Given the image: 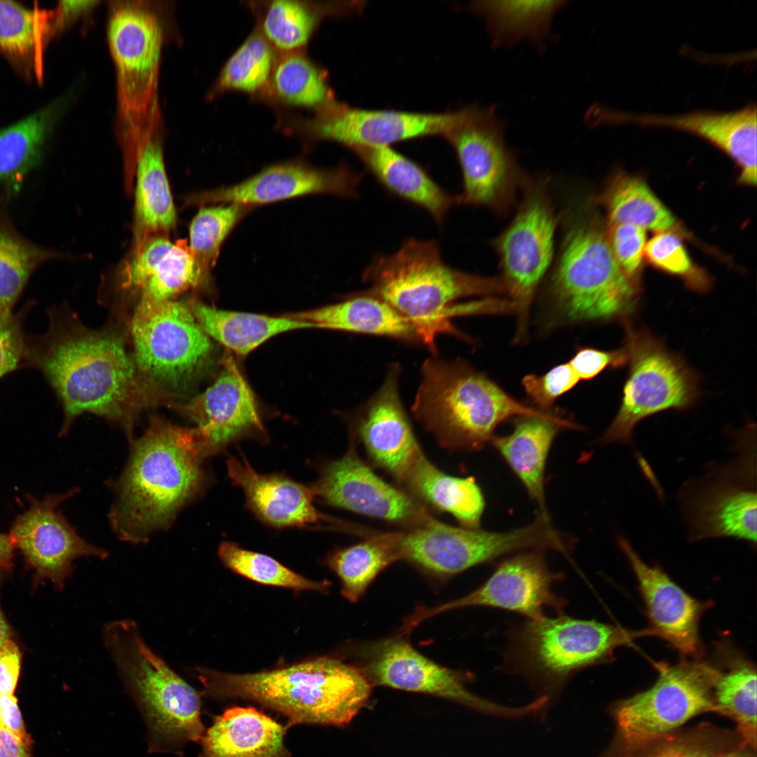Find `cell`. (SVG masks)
Masks as SVG:
<instances>
[{
	"instance_id": "obj_35",
	"label": "cell",
	"mask_w": 757,
	"mask_h": 757,
	"mask_svg": "<svg viewBox=\"0 0 757 757\" xmlns=\"http://www.w3.org/2000/svg\"><path fill=\"white\" fill-rule=\"evenodd\" d=\"M255 6L257 28L278 54H285L303 51L325 18L357 11L362 6L353 2L272 0Z\"/></svg>"
},
{
	"instance_id": "obj_47",
	"label": "cell",
	"mask_w": 757,
	"mask_h": 757,
	"mask_svg": "<svg viewBox=\"0 0 757 757\" xmlns=\"http://www.w3.org/2000/svg\"><path fill=\"white\" fill-rule=\"evenodd\" d=\"M53 29L54 11H34L13 1L0 0V48L7 53L20 57L39 54Z\"/></svg>"
},
{
	"instance_id": "obj_20",
	"label": "cell",
	"mask_w": 757,
	"mask_h": 757,
	"mask_svg": "<svg viewBox=\"0 0 757 757\" xmlns=\"http://www.w3.org/2000/svg\"><path fill=\"white\" fill-rule=\"evenodd\" d=\"M330 506L411 529L435 519L402 488L386 482L357 454L351 444L340 458L327 461L313 486Z\"/></svg>"
},
{
	"instance_id": "obj_40",
	"label": "cell",
	"mask_w": 757,
	"mask_h": 757,
	"mask_svg": "<svg viewBox=\"0 0 757 757\" xmlns=\"http://www.w3.org/2000/svg\"><path fill=\"white\" fill-rule=\"evenodd\" d=\"M397 540L398 531L374 533L327 556V564L339 578L347 600L357 601L379 573L399 561Z\"/></svg>"
},
{
	"instance_id": "obj_6",
	"label": "cell",
	"mask_w": 757,
	"mask_h": 757,
	"mask_svg": "<svg viewBox=\"0 0 757 757\" xmlns=\"http://www.w3.org/2000/svg\"><path fill=\"white\" fill-rule=\"evenodd\" d=\"M549 292L556 312L568 322L630 319L639 287L620 267L599 219L584 205L571 212Z\"/></svg>"
},
{
	"instance_id": "obj_56",
	"label": "cell",
	"mask_w": 757,
	"mask_h": 757,
	"mask_svg": "<svg viewBox=\"0 0 757 757\" xmlns=\"http://www.w3.org/2000/svg\"><path fill=\"white\" fill-rule=\"evenodd\" d=\"M31 744L0 725V757H32Z\"/></svg>"
},
{
	"instance_id": "obj_48",
	"label": "cell",
	"mask_w": 757,
	"mask_h": 757,
	"mask_svg": "<svg viewBox=\"0 0 757 757\" xmlns=\"http://www.w3.org/2000/svg\"><path fill=\"white\" fill-rule=\"evenodd\" d=\"M643 254L658 269L678 276L692 289L706 291L710 280L697 269L680 238L672 231L657 232L646 243Z\"/></svg>"
},
{
	"instance_id": "obj_4",
	"label": "cell",
	"mask_w": 757,
	"mask_h": 757,
	"mask_svg": "<svg viewBox=\"0 0 757 757\" xmlns=\"http://www.w3.org/2000/svg\"><path fill=\"white\" fill-rule=\"evenodd\" d=\"M196 671L206 697L254 701L286 716L287 727L348 724L367 702L372 686L360 669L328 657L252 674Z\"/></svg>"
},
{
	"instance_id": "obj_26",
	"label": "cell",
	"mask_w": 757,
	"mask_h": 757,
	"mask_svg": "<svg viewBox=\"0 0 757 757\" xmlns=\"http://www.w3.org/2000/svg\"><path fill=\"white\" fill-rule=\"evenodd\" d=\"M602 123H633L683 130L700 136L731 157L741 169L739 180L756 184V107L730 112L696 111L679 115L632 114L603 109Z\"/></svg>"
},
{
	"instance_id": "obj_25",
	"label": "cell",
	"mask_w": 757,
	"mask_h": 757,
	"mask_svg": "<svg viewBox=\"0 0 757 757\" xmlns=\"http://www.w3.org/2000/svg\"><path fill=\"white\" fill-rule=\"evenodd\" d=\"M226 468L231 482L243 489L247 507L268 525L275 528H353L317 509V493L313 486L280 474H261L243 456H229Z\"/></svg>"
},
{
	"instance_id": "obj_37",
	"label": "cell",
	"mask_w": 757,
	"mask_h": 757,
	"mask_svg": "<svg viewBox=\"0 0 757 757\" xmlns=\"http://www.w3.org/2000/svg\"><path fill=\"white\" fill-rule=\"evenodd\" d=\"M11 193L3 189L0 199V312L13 307L30 277L47 261L67 256L40 246L22 235L8 212Z\"/></svg>"
},
{
	"instance_id": "obj_38",
	"label": "cell",
	"mask_w": 757,
	"mask_h": 757,
	"mask_svg": "<svg viewBox=\"0 0 757 757\" xmlns=\"http://www.w3.org/2000/svg\"><path fill=\"white\" fill-rule=\"evenodd\" d=\"M261 100L314 113L335 102L325 72L303 51L279 54Z\"/></svg>"
},
{
	"instance_id": "obj_52",
	"label": "cell",
	"mask_w": 757,
	"mask_h": 757,
	"mask_svg": "<svg viewBox=\"0 0 757 757\" xmlns=\"http://www.w3.org/2000/svg\"><path fill=\"white\" fill-rule=\"evenodd\" d=\"M607 238L613 255L627 277L636 282L646 245V232L630 224H608Z\"/></svg>"
},
{
	"instance_id": "obj_58",
	"label": "cell",
	"mask_w": 757,
	"mask_h": 757,
	"mask_svg": "<svg viewBox=\"0 0 757 757\" xmlns=\"http://www.w3.org/2000/svg\"><path fill=\"white\" fill-rule=\"evenodd\" d=\"M15 546L9 534L0 531V573H9L13 565Z\"/></svg>"
},
{
	"instance_id": "obj_46",
	"label": "cell",
	"mask_w": 757,
	"mask_h": 757,
	"mask_svg": "<svg viewBox=\"0 0 757 757\" xmlns=\"http://www.w3.org/2000/svg\"><path fill=\"white\" fill-rule=\"evenodd\" d=\"M218 554L226 567L263 585L318 592H325L329 585L327 582L307 579L270 556L245 550L232 542L221 543Z\"/></svg>"
},
{
	"instance_id": "obj_11",
	"label": "cell",
	"mask_w": 757,
	"mask_h": 757,
	"mask_svg": "<svg viewBox=\"0 0 757 757\" xmlns=\"http://www.w3.org/2000/svg\"><path fill=\"white\" fill-rule=\"evenodd\" d=\"M559 534L540 516L506 532L453 526L437 519L398 531L399 561L436 576H451L503 556L528 550H556Z\"/></svg>"
},
{
	"instance_id": "obj_36",
	"label": "cell",
	"mask_w": 757,
	"mask_h": 757,
	"mask_svg": "<svg viewBox=\"0 0 757 757\" xmlns=\"http://www.w3.org/2000/svg\"><path fill=\"white\" fill-rule=\"evenodd\" d=\"M196 320L208 335L229 350L246 355L272 336L313 327L286 315L275 317L217 309L196 299L189 304Z\"/></svg>"
},
{
	"instance_id": "obj_33",
	"label": "cell",
	"mask_w": 757,
	"mask_h": 757,
	"mask_svg": "<svg viewBox=\"0 0 757 757\" xmlns=\"http://www.w3.org/2000/svg\"><path fill=\"white\" fill-rule=\"evenodd\" d=\"M285 315L313 327L421 343L409 320L384 301L363 292L339 303Z\"/></svg>"
},
{
	"instance_id": "obj_59",
	"label": "cell",
	"mask_w": 757,
	"mask_h": 757,
	"mask_svg": "<svg viewBox=\"0 0 757 757\" xmlns=\"http://www.w3.org/2000/svg\"><path fill=\"white\" fill-rule=\"evenodd\" d=\"M7 573H0V589L2 581ZM12 638V629L2 611L0 603V649L9 639Z\"/></svg>"
},
{
	"instance_id": "obj_41",
	"label": "cell",
	"mask_w": 757,
	"mask_h": 757,
	"mask_svg": "<svg viewBox=\"0 0 757 757\" xmlns=\"http://www.w3.org/2000/svg\"><path fill=\"white\" fill-rule=\"evenodd\" d=\"M597 202L606 209L608 224H630L657 232L671 231L677 225L671 212L638 177H615Z\"/></svg>"
},
{
	"instance_id": "obj_50",
	"label": "cell",
	"mask_w": 757,
	"mask_h": 757,
	"mask_svg": "<svg viewBox=\"0 0 757 757\" xmlns=\"http://www.w3.org/2000/svg\"><path fill=\"white\" fill-rule=\"evenodd\" d=\"M580 380L569 362L554 366L542 375L528 374L521 380L524 390L540 409H547Z\"/></svg>"
},
{
	"instance_id": "obj_3",
	"label": "cell",
	"mask_w": 757,
	"mask_h": 757,
	"mask_svg": "<svg viewBox=\"0 0 757 757\" xmlns=\"http://www.w3.org/2000/svg\"><path fill=\"white\" fill-rule=\"evenodd\" d=\"M362 280L369 287L362 292L384 301L409 320L432 355L439 334L468 339L451 322L458 300L506 294L500 276L454 268L444 262L436 241L412 238L397 251L374 258Z\"/></svg>"
},
{
	"instance_id": "obj_44",
	"label": "cell",
	"mask_w": 757,
	"mask_h": 757,
	"mask_svg": "<svg viewBox=\"0 0 757 757\" xmlns=\"http://www.w3.org/2000/svg\"><path fill=\"white\" fill-rule=\"evenodd\" d=\"M719 712L739 725L744 742L752 747L756 740V671L751 662H735L726 672L720 671L714 688Z\"/></svg>"
},
{
	"instance_id": "obj_57",
	"label": "cell",
	"mask_w": 757,
	"mask_h": 757,
	"mask_svg": "<svg viewBox=\"0 0 757 757\" xmlns=\"http://www.w3.org/2000/svg\"><path fill=\"white\" fill-rule=\"evenodd\" d=\"M96 1H62L55 11V27L60 28L90 9Z\"/></svg>"
},
{
	"instance_id": "obj_29",
	"label": "cell",
	"mask_w": 757,
	"mask_h": 757,
	"mask_svg": "<svg viewBox=\"0 0 757 757\" xmlns=\"http://www.w3.org/2000/svg\"><path fill=\"white\" fill-rule=\"evenodd\" d=\"M576 423L555 414L519 416L512 432L493 436L491 442L537 504L539 514L550 519L545 496V469L550 449L561 428L579 429Z\"/></svg>"
},
{
	"instance_id": "obj_13",
	"label": "cell",
	"mask_w": 757,
	"mask_h": 757,
	"mask_svg": "<svg viewBox=\"0 0 757 757\" xmlns=\"http://www.w3.org/2000/svg\"><path fill=\"white\" fill-rule=\"evenodd\" d=\"M516 214L492 242L501 268L500 278L514 305V340L526 336L531 304L554 254L559 218L555 212L545 177L526 178Z\"/></svg>"
},
{
	"instance_id": "obj_43",
	"label": "cell",
	"mask_w": 757,
	"mask_h": 757,
	"mask_svg": "<svg viewBox=\"0 0 757 757\" xmlns=\"http://www.w3.org/2000/svg\"><path fill=\"white\" fill-rule=\"evenodd\" d=\"M278 55L255 27L224 64L211 96L240 91L261 99Z\"/></svg>"
},
{
	"instance_id": "obj_10",
	"label": "cell",
	"mask_w": 757,
	"mask_h": 757,
	"mask_svg": "<svg viewBox=\"0 0 757 757\" xmlns=\"http://www.w3.org/2000/svg\"><path fill=\"white\" fill-rule=\"evenodd\" d=\"M628 375L619 410L601 438L604 444H629L636 425L669 409L683 410L697 401L698 378L662 340L630 319L622 322Z\"/></svg>"
},
{
	"instance_id": "obj_28",
	"label": "cell",
	"mask_w": 757,
	"mask_h": 757,
	"mask_svg": "<svg viewBox=\"0 0 757 757\" xmlns=\"http://www.w3.org/2000/svg\"><path fill=\"white\" fill-rule=\"evenodd\" d=\"M207 280L185 241L156 235L134 247L120 273L121 287L139 300L168 301Z\"/></svg>"
},
{
	"instance_id": "obj_17",
	"label": "cell",
	"mask_w": 757,
	"mask_h": 757,
	"mask_svg": "<svg viewBox=\"0 0 757 757\" xmlns=\"http://www.w3.org/2000/svg\"><path fill=\"white\" fill-rule=\"evenodd\" d=\"M541 550L517 553L501 561L491 576L470 593L432 608L420 607L404 622L411 630L423 620L445 611L469 606L499 608L535 620L547 609L564 613L567 601L552 590L561 573L550 570Z\"/></svg>"
},
{
	"instance_id": "obj_49",
	"label": "cell",
	"mask_w": 757,
	"mask_h": 757,
	"mask_svg": "<svg viewBox=\"0 0 757 757\" xmlns=\"http://www.w3.org/2000/svg\"><path fill=\"white\" fill-rule=\"evenodd\" d=\"M656 746L641 757H716L732 748L728 746L723 737L714 735L708 730H699L692 733L660 739Z\"/></svg>"
},
{
	"instance_id": "obj_19",
	"label": "cell",
	"mask_w": 757,
	"mask_h": 757,
	"mask_svg": "<svg viewBox=\"0 0 757 757\" xmlns=\"http://www.w3.org/2000/svg\"><path fill=\"white\" fill-rule=\"evenodd\" d=\"M77 492L72 489L41 499L28 495V508L17 516L8 533L27 566L34 570L35 579L48 580L59 590L72 573L76 559L108 556L104 549L81 538L60 510Z\"/></svg>"
},
{
	"instance_id": "obj_18",
	"label": "cell",
	"mask_w": 757,
	"mask_h": 757,
	"mask_svg": "<svg viewBox=\"0 0 757 757\" xmlns=\"http://www.w3.org/2000/svg\"><path fill=\"white\" fill-rule=\"evenodd\" d=\"M464 109L448 113H413L353 108L336 101L294 128L314 140L339 143L351 150L386 147L417 137H446L461 122Z\"/></svg>"
},
{
	"instance_id": "obj_21",
	"label": "cell",
	"mask_w": 757,
	"mask_h": 757,
	"mask_svg": "<svg viewBox=\"0 0 757 757\" xmlns=\"http://www.w3.org/2000/svg\"><path fill=\"white\" fill-rule=\"evenodd\" d=\"M751 449L711 473L685 503L691 538L731 537L756 544V466Z\"/></svg>"
},
{
	"instance_id": "obj_14",
	"label": "cell",
	"mask_w": 757,
	"mask_h": 757,
	"mask_svg": "<svg viewBox=\"0 0 757 757\" xmlns=\"http://www.w3.org/2000/svg\"><path fill=\"white\" fill-rule=\"evenodd\" d=\"M108 41L117 74L125 133L160 122L157 85L163 34L154 11L143 1L111 6Z\"/></svg>"
},
{
	"instance_id": "obj_24",
	"label": "cell",
	"mask_w": 757,
	"mask_h": 757,
	"mask_svg": "<svg viewBox=\"0 0 757 757\" xmlns=\"http://www.w3.org/2000/svg\"><path fill=\"white\" fill-rule=\"evenodd\" d=\"M197 425L210 455L242 437H264L253 394L231 358L214 383L184 403L169 406Z\"/></svg>"
},
{
	"instance_id": "obj_16",
	"label": "cell",
	"mask_w": 757,
	"mask_h": 757,
	"mask_svg": "<svg viewBox=\"0 0 757 757\" xmlns=\"http://www.w3.org/2000/svg\"><path fill=\"white\" fill-rule=\"evenodd\" d=\"M363 655L364 665L360 669L371 685L441 697L505 719L523 718L536 714L541 708L537 700L514 707L482 697L466 687L469 678L429 660L398 636L368 646Z\"/></svg>"
},
{
	"instance_id": "obj_8",
	"label": "cell",
	"mask_w": 757,
	"mask_h": 757,
	"mask_svg": "<svg viewBox=\"0 0 757 757\" xmlns=\"http://www.w3.org/2000/svg\"><path fill=\"white\" fill-rule=\"evenodd\" d=\"M102 639L143 716L149 751L179 755L189 743L200 741L198 694L149 648L136 623H107Z\"/></svg>"
},
{
	"instance_id": "obj_31",
	"label": "cell",
	"mask_w": 757,
	"mask_h": 757,
	"mask_svg": "<svg viewBox=\"0 0 757 757\" xmlns=\"http://www.w3.org/2000/svg\"><path fill=\"white\" fill-rule=\"evenodd\" d=\"M158 129L145 134L135 148V246L151 236L167 235L176 224Z\"/></svg>"
},
{
	"instance_id": "obj_7",
	"label": "cell",
	"mask_w": 757,
	"mask_h": 757,
	"mask_svg": "<svg viewBox=\"0 0 757 757\" xmlns=\"http://www.w3.org/2000/svg\"><path fill=\"white\" fill-rule=\"evenodd\" d=\"M650 629L628 631L595 620L557 614L526 619L512 627L500 669L525 678L545 697L550 709L578 673L606 662L614 650L644 636Z\"/></svg>"
},
{
	"instance_id": "obj_55",
	"label": "cell",
	"mask_w": 757,
	"mask_h": 757,
	"mask_svg": "<svg viewBox=\"0 0 757 757\" xmlns=\"http://www.w3.org/2000/svg\"><path fill=\"white\" fill-rule=\"evenodd\" d=\"M0 725L9 729L23 741L31 744L32 742L15 695H0Z\"/></svg>"
},
{
	"instance_id": "obj_9",
	"label": "cell",
	"mask_w": 757,
	"mask_h": 757,
	"mask_svg": "<svg viewBox=\"0 0 757 757\" xmlns=\"http://www.w3.org/2000/svg\"><path fill=\"white\" fill-rule=\"evenodd\" d=\"M659 667L651 688L613 705L616 737L599 757H627L697 714L719 712L714 688L720 670L715 666L693 660Z\"/></svg>"
},
{
	"instance_id": "obj_2",
	"label": "cell",
	"mask_w": 757,
	"mask_h": 757,
	"mask_svg": "<svg viewBox=\"0 0 757 757\" xmlns=\"http://www.w3.org/2000/svg\"><path fill=\"white\" fill-rule=\"evenodd\" d=\"M208 456L197 428H182L152 416L132 444L109 512L118 538L142 543L168 528L201 493L206 479L202 462Z\"/></svg>"
},
{
	"instance_id": "obj_23",
	"label": "cell",
	"mask_w": 757,
	"mask_h": 757,
	"mask_svg": "<svg viewBox=\"0 0 757 757\" xmlns=\"http://www.w3.org/2000/svg\"><path fill=\"white\" fill-rule=\"evenodd\" d=\"M362 177V173L343 165L325 170L304 163L289 162L269 166L239 184L196 193L189 202L253 207L311 193L355 198Z\"/></svg>"
},
{
	"instance_id": "obj_1",
	"label": "cell",
	"mask_w": 757,
	"mask_h": 757,
	"mask_svg": "<svg viewBox=\"0 0 757 757\" xmlns=\"http://www.w3.org/2000/svg\"><path fill=\"white\" fill-rule=\"evenodd\" d=\"M47 315L46 331L26 337L21 369L41 372L59 400L60 437L90 413L121 426L132 440L143 411L175 402L139 370L116 332L86 327L67 306L49 308Z\"/></svg>"
},
{
	"instance_id": "obj_39",
	"label": "cell",
	"mask_w": 757,
	"mask_h": 757,
	"mask_svg": "<svg viewBox=\"0 0 757 757\" xmlns=\"http://www.w3.org/2000/svg\"><path fill=\"white\" fill-rule=\"evenodd\" d=\"M53 116L48 107L0 130V184L11 194L41 162Z\"/></svg>"
},
{
	"instance_id": "obj_60",
	"label": "cell",
	"mask_w": 757,
	"mask_h": 757,
	"mask_svg": "<svg viewBox=\"0 0 757 757\" xmlns=\"http://www.w3.org/2000/svg\"><path fill=\"white\" fill-rule=\"evenodd\" d=\"M748 746L749 745L744 742L740 746L732 747L716 757H755V755L748 748Z\"/></svg>"
},
{
	"instance_id": "obj_54",
	"label": "cell",
	"mask_w": 757,
	"mask_h": 757,
	"mask_svg": "<svg viewBox=\"0 0 757 757\" xmlns=\"http://www.w3.org/2000/svg\"><path fill=\"white\" fill-rule=\"evenodd\" d=\"M22 664L21 650L11 638L0 649V695H15Z\"/></svg>"
},
{
	"instance_id": "obj_42",
	"label": "cell",
	"mask_w": 757,
	"mask_h": 757,
	"mask_svg": "<svg viewBox=\"0 0 757 757\" xmlns=\"http://www.w3.org/2000/svg\"><path fill=\"white\" fill-rule=\"evenodd\" d=\"M560 1H477L474 10L486 20L494 44L512 43L523 39L540 42L549 32Z\"/></svg>"
},
{
	"instance_id": "obj_27",
	"label": "cell",
	"mask_w": 757,
	"mask_h": 757,
	"mask_svg": "<svg viewBox=\"0 0 757 757\" xmlns=\"http://www.w3.org/2000/svg\"><path fill=\"white\" fill-rule=\"evenodd\" d=\"M618 545L638 581L654 636L683 655L700 653L699 622L707 603L689 595L660 568L645 563L625 538H620Z\"/></svg>"
},
{
	"instance_id": "obj_51",
	"label": "cell",
	"mask_w": 757,
	"mask_h": 757,
	"mask_svg": "<svg viewBox=\"0 0 757 757\" xmlns=\"http://www.w3.org/2000/svg\"><path fill=\"white\" fill-rule=\"evenodd\" d=\"M33 304L27 302L18 311L0 312V378L21 369L27 337L24 322Z\"/></svg>"
},
{
	"instance_id": "obj_12",
	"label": "cell",
	"mask_w": 757,
	"mask_h": 757,
	"mask_svg": "<svg viewBox=\"0 0 757 757\" xmlns=\"http://www.w3.org/2000/svg\"><path fill=\"white\" fill-rule=\"evenodd\" d=\"M130 332L139 370L176 397L210 360L212 343L188 304L139 300Z\"/></svg>"
},
{
	"instance_id": "obj_30",
	"label": "cell",
	"mask_w": 757,
	"mask_h": 757,
	"mask_svg": "<svg viewBox=\"0 0 757 757\" xmlns=\"http://www.w3.org/2000/svg\"><path fill=\"white\" fill-rule=\"evenodd\" d=\"M287 729L253 707H232L204 732L198 757H292Z\"/></svg>"
},
{
	"instance_id": "obj_32",
	"label": "cell",
	"mask_w": 757,
	"mask_h": 757,
	"mask_svg": "<svg viewBox=\"0 0 757 757\" xmlns=\"http://www.w3.org/2000/svg\"><path fill=\"white\" fill-rule=\"evenodd\" d=\"M352 150L386 191L425 210L439 225L457 203L423 167L391 146Z\"/></svg>"
},
{
	"instance_id": "obj_34",
	"label": "cell",
	"mask_w": 757,
	"mask_h": 757,
	"mask_svg": "<svg viewBox=\"0 0 757 757\" xmlns=\"http://www.w3.org/2000/svg\"><path fill=\"white\" fill-rule=\"evenodd\" d=\"M401 486L425 507L449 513L463 527L479 528L485 501L473 477L449 475L423 452Z\"/></svg>"
},
{
	"instance_id": "obj_45",
	"label": "cell",
	"mask_w": 757,
	"mask_h": 757,
	"mask_svg": "<svg viewBox=\"0 0 757 757\" xmlns=\"http://www.w3.org/2000/svg\"><path fill=\"white\" fill-rule=\"evenodd\" d=\"M252 207L238 203L203 207L193 218L189 247L206 278L217 262L222 243Z\"/></svg>"
},
{
	"instance_id": "obj_5",
	"label": "cell",
	"mask_w": 757,
	"mask_h": 757,
	"mask_svg": "<svg viewBox=\"0 0 757 757\" xmlns=\"http://www.w3.org/2000/svg\"><path fill=\"white\" fill-rule=\"evenodd\" d=\"M421 374L412 413L450 451L482 449L498 425L511 417L552 415L519 402L461 359L432 355Z\"/></svg>"
},
{
	"instance_id": "obj_15",
	"label": "cell",
	"mask_w": 757,
	"mask_h": 757,
	"mask_svg": "<svg viewBox=\"0 0 757 757\" xmlns=\"http://www.w3.org/2000/svg\"><path fill=\"white\" fill-rule=\"evenodd\" d=\"M505 124L493 107L465 108L464 116L446 139L453 147L462 172L457 203L506 214L527 178L506 144Z\"/></svg>"
},
{
	"instance_id": "obj_22",
	"label": "cell",
	"mask_w": 757,
	"mask_h": 757,
	"mask_svg": "<svg viewBox=\"0 0 757 757\" xmlns=\"http://www.w3.org/2000/svg\"><path fill=\"white\" fill-rule=\"evenodd\" d=\"M400 372L398 363L388 367L381 387L357 410L350 428L370 461L401 485L423 451L401 400Z\"/></svg>"
},
{
	"instance_id": "obj_53",
	"label": "cell",
	"mask_w": 757,
	"mask_h": 757,
	"mask_svg": "<svg viewBox=\"0 0 757 757\" xmlns=\"http://www.w3.org/2000/svg\"><path fill=\"white\" fill-rule=\"evenodd\" d=\"M627 354L622 347L613 350H602L592 347L579 348L568 362L580 380H590L608 367L619 368L627 364Z\"/></svg>"
}]
</instances>
